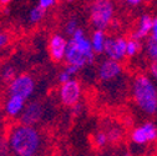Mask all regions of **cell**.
<instances>
[{
    "label": "cell",
    "mask_w": 157,
    "mask_h": 156,
    "mask_svg": "<svg viewBox=\"0 0 157 156\" xmlns=\"http://www.w3.org/2000/svg\"><path fill=\"white\" fill-rule=\"evenodd\" d=\"M55 4H56V0H39V5L46 10L51 6H54Z\"/></svg>",
    "instance_id": "25"
},
{
    "label": "cell",
    "mask_w": 157,
    "mask_h": 156,
    "mask_svg": "<svg viewBox=\"0 0 157 156\" xmlns=\"http://www.w3.org/2000/svg\"><path fill=\"white\" fill-rule=\"evenodd\" d=\"M148 37L151 39V40L157 43V16L153 18V25H152V30H151V34H150Z\"/></svg>",
    "instance_id": "23"
},
{
    "label": "cell",
    "mask_w": 157,
    "mask_h": 156,
    "mask_svg": "<svg viewBox=\"0 0 157 156\" xmlns=\"http://www.w3.org/2000/svg\"><path fill=\"white\" fill-rule=\"evenodd\" d=\"M11 3V0H0V6H6Z\"/></svg>",
    "instance_id": "29"
},
{
    "label": "cell",
    "mask_w": 157,
    "mask_h": 156,
    "mask_svg": "<svg viewBox=\"0 0 157 156\" xmlns=\"http://www.w3.org/2000/svg\"><path fill=\"white\" fill-rule=\"evenodd\" d=\"M78 29V24H77V20L76 19H70V20L65 24V28H64V31L66 35L71 36L76 30Z\"/></svg>",
    "instance_id": "20"
},
{
    "label": "cell",
    "mask_w": 157,
    "mask_h": 156,
    "mask_svg": "<svg viewBox=\"0 0 157 156\" xmlns=\"http://www.w3.org/2000/svg\"><path fill=\"white\" fill-rule=\"evenodd\" d=\"M132 97L136 106L147 116L157 114V83L146 74H139L132 81Z\"/></svg>",
    "instance_id": "2"
},
{
    "label": "cell",
    "mask_w": 157,
    "mask_h": 156,
    "mask_svg": "<svg viewBox=\"0 0 157 156\" xmlns=\"http://www.w3.org/2000/svg\"><path fill=\"white\" fill-rule=\"evenodd\" d=\"M71 79H72V75L66 69H64L60 74H59V76H57V80H59V83H60V84H64V83H66V81H69Z\"/></svg>",
    "instance_id": "21"
},
{
    "label": "cell",
    "mask_w": 157,
    "mask_h": 156,
    "mask_svg": "<svg viewBox=\"0 0 157 156\" xmlns=\"http://www.w3.org/2000/svg\"><path fill=\"white\" fill-rule=\"evenodd\" d=\"M107 136H109V141L110 142H116V141H119L121 140L122 138V129L119 127V126H116V125H112L107 129Z\"/></svg>",
    "instance_id": "18"
},
{
    "label": "cell",
    "mask_w": 157,
    "mask_h": 156,
    "mask_svg": "<svg viewBox=\"0 0 157 156\" xmlns=\"http://www.w3.org/2000/svg\"><path fill=\"white\" fill-rule=\"evenodd\" d=\"M125 2L130 6H137V5H140L141 3H144V0H125Z\"/></svg>",
    "instance_id": "27"
},
{
    "label": "cell",
    "mask_w": 157,
    "mask_h": 156,
    "mask_svg": "<svg viewBox=\"0 0 157 156\" xmlns=\"http://www.w3.org/2000/svg\"><path fill=\"white\" fill-rule=\"evenodd\" d=\"M152 25H153V18L151 15H148V14L141 15L139 19V23H137V28L132 36L136 39H140V40L147 39L151 34Z\"/></svg>",
    "instance_id": "12"
},
{
    "label": "cell",
    "mask_w": 157,
    "mask_h": 156,
    "mask_svg": "<svg viewBox=\"0 0 157 156\" xmlns=\"http://www.w3.org/2000/svg\"><path fill=\"white\" fill-rule=\"evenodd\" d=\"M9 40H10V37L6 33H0V49L5 48L9 44Z\"/></svg>",
    "instance_id": "24"
},
{
    "label": "cell",
    "mask_w": 157,
    "mask_h": 156,
    "mask_svg": "<svg viewBox=\"0 0 157 156\" xmlns=\"http://www.w3.org/2000/svg\"><path fill=\"white\" fill-rule=\"evenodd\" d=\"M8 154H10V151H9V147H8L6 139L0 138V156L2 155H8Z\"/></svg>",
    "instance_id": "22"
},
{
    "label": "cell",
    "mask_w": 157,
    "mask_h": 156,
    "mask_svg": "<svg viewBox=\"0 0 157 156\" xmlns=\"http://www.w3.org/2000/svg\"><path fill=\"white\" fill-rule=\"evenodd\" d=\"M122 74V65L120 61L113 60V59H107L102 60L97 68V77L102 83H110L117 79Z\"/></svg>",
    "instance_id": "8"
},
{
    "label": "cell",
    "mask_w": 157,
    "mask_h": 156,
    "mask_svg": "<svg viewBox=\"0 0 157 156\" xmlns=\"http://www.w3.org/2000/svg\"><path fill=\"white\" fill-rule=\"evenodd\" d=\"M66 2H69V3H71V2H74V0H66Z\"/></svg>",
    "instance_id": "31"
},
{
    "label": "cell",
    "mask_w": 157,
    "mask_h": 156,
    "mask_svg": "<svg viewBox=\"0 0 157 156\" xmlns=\"http://www.w3.org/2000/svg\"><path fill=\"white\" fill-rule=\"evenodd\" d=\"M92 142L94 145L97 147V149H102L105 147L110 141H109V136L106 132L104 131H97L95 135H94V138H92Z\"/></svg>",
    "instance_id": "16"
},
{
    "label": "cell",
    "mask_w": 157,
    "mask_h": 156,
    "mask_svg": "<svg viewBox=\"0 0 157 156\" xmlns=\"http://www.w3.org/2000/svg\"><path fill=\"white\" fill-rule=\"evenodd\" d=\"M2 79L3 81L5 83H11L14 79H15V76H16V72H15V69L13 66H5L3 70H2Z\"/></svg>",
    "instance_id": "19"
},
{
    "label": "cell",
    "mask_w": 157,
    "mask_h": 156,
    "mask_svg": "<svg viewBox=\"0 0 157 156\" xmlns=\"http://www.w3.org/2000/svg\"><path fill=\"white\" fill-rule=\"evenodd\" d=\"M45 13H46V9L41 8L40 5L37 4V6L33 8L29 13V21L31 24H39L40 21L44 20V18H45Z\"/></svg>",
    "instance_id": "15"
},
{
    "label": "cell",
    "mask_w": 157,
    "mask_h": 156,
    "mask_svg": "<svg viewBox=\"0 0 157 156\" xmlns=\"http://www.w3.org/2000/svg\"><path fill=\"white\" fill-rule=\"evenodd\" d=\"M115 16V4L112 0H94L89 9L90 23L94 29L106 30Z\"/></svg>",
    "instance_id": "3"
},
{
    "label": "cell",
    "mask_w": 157,
    "mask_h": 156,
    "mask_svg": "<svg viewBox=\"0 0 157 156\" xmlns=\"http://www.w3.org/2000/svg\"><path fill=\"white\" fill-rule=\"evenodd\" d=\"M142 50V44L140 39L136 37H130L127 40V48H126V55L127 57H133L136 55H139L140 51Z\"/></svg>",
    "instance_id": "14"
},
{
    "label": "cell",
    "mask_w": 157,
    "mask_h": 156,
    "mask_svg": "<svg viewBox=\"0 0 157 156\" xmlns=\"http://www.w3.org/2000/svg\"><path fill=\"white\" fill-rule=\"evenodd\" d=\"M153 0H144V3H152Z\"/></svg>",
    "instance_id": "30"
},
{
    "label": "cell",
    "mask_w": 157,
    "mask_h": 156,
    "mask_svg": "<svg viewBox=\"0 0 157 156\" xmlns=\"http://www.w3.org/2000/svg\"><path fill=\"white\" fill-rule=\"evenodd\" d=\"M81 84L75 79H71L64 84H60L59 100L64 106L71 107L81 99Z\"/></svg>",
    "instance_id": "6"
},
{
    "label": "cell",
    "mask_w": 157,
    "mask_h": 156,
    "mask_svg": "<svg viewBox=\"0 0 157 156\" xmlns=\"http://www.w3.org/2000/svg\"><path fill=\"white\" fill-rule=\"evenodd\" d=\"M4 124H5V118H4V114L0 111V134L4 130Z\"/></svg>",
    "instance_id": "28"
},
{
    "label": "cell",
    "mask_w": 157,
    "mask_h": 156,
    "mask_svg": "<svg viewBox=\"0 0 157 156\" xmlns=\"http://www.w3.org/2000/svg\"><path fill=\"white\" fill-rule=\"evenodd\" d=\"M67 41L64 35L54 34L49 39V54L51 60L55 63H60L65 60V54L67 48Z\"/></svg>",
    "instance_id": "10"
},
{
    "label": "cell",
    "mask_w": 157,
    "mask_h": 156,
    "mask_svg": "<svg viewBox=\"0 0 157 156\" xmlns=\"http://www.w3.org/2000/svg\"><path fill=\"white\" fill-rule=\"evenodd\" d=\"M146 54L152 63H157V43L147 37L146 40Z\"/></svg>",
    "instance_id": "17"
},
{
    "label": "cell",
    "mask_w": 157,
    "mask_h": 156,
    "mask_svg": "<svg viewBox=\"0 0 157 156\" xmlns=\"http://www.w3.org/2000/svg\"><path fill=\"white\" fill-rule=\"evenodd\" d=\"M25 105H26V100L23 99V97L16 95H8L4 111L9 118H19L21 115Z\"/></svg>",
    "instance_id": "11"
},
{
    "label": "cell",
    "mask_w": 157,
    "mask_h": 156,
    "mask_svg": "<svg viewBox=\"0 0 157 156\" xmlns=\"http://www.w3.org/2000/svg\"><path fill=\"white\" fill-rule=\"evenodd\" d=\"M90 40H91L92 49L96 54H102L105 51V44H106V40H107L105 30L95 29V31L92 33V35L90 37Z\"/></svg>",
    "instance_id": "13"
},
{
    "label": "cell",
    "mask_w": 157,
    "mask_h": 156,
    "mask_svg": "<svg viewBox=\"0 0 157 156\" xmlns=\"http://www.w3.org/2000/svg\"><path fill=\"white\" fill-rule=\"evenodd\" d=\"M35 80L29 74L16 75L15 79L8 84V95H16L29 100L35 92Z\"/></svg>",
    "instance_id": "4"
},
{
    "label": "cell",
    "mask_w": 157,
    "mask_h": 156,
    "mask_svg": "<svg viewBox=\"0 0 157 156\" xmlns=\"http://www.w3.org/2000/svg\"><path fill=\"white\" fill-rule=\"evenodd\" d=\"M127 48V39L124 36H116V37H107L105 44V55L110 59L121 61L124 60L126 55Z\"/></svg>",
    "instance_id": "9"
},
{
    "label": "cell",
    "mask_w": 157,
    "mask_h": 156,
    "mask_svg": "<svg viewBox=\"0 0 157 156\" xmlns=\"http://www.w3.org/2000/svg\"><path fill=\"white\" fill-rule=\"evenodd\" d=\"M157 140V125L152 121L144 123L131 132V141L137 146H145Z\"/></svg>",
    "instance_id": "7"
},
{
    "label": "cell",
    "mask_w": 157,
    "mask_h": 156,
    "mask_svg": "<svg viewBox=\"0 0 157 156\" xmlns=\"http://www.w3.org/2000/svg\"><path fill=\"white\" fill-rule=\"evenodd\" d=\"M10 154L16 156H35L44 154L46 140L43 132L34 125L19 123L13 125L6 135Z\"/></svg>",
    "instance_id": "1"
},
{
    "label": "cell",
    "mask_w": 157,
    "mask_h": 156,
    "mask_svg": "<svg viewBox=\"0 0 157 156\" xmlns=\"http://www.w3.org/2000/svg\"><path fill=\"white\" fill-rule=\"evenodd\" d=\"M150 76L157 83V63H152L150 66Z\"/></svg>",
    "instance_id": "26"
},
{
    "label": "cell",
    "mask_w": 157,
    "mask_h": 156,
    "mask_svg": "<svg viewBox=\"0 0 157 156\" xmlns=\"http://www.w3.org/2000/svg\"><path fill=\"white\" fill-rule=\"evenodd\" d=\"M46 112H48V106L44 103L34 100L25 105L21 115L19 116V120H20V123L36 126L41 121H44V119L46 118Z\"/></svg>",
    "instance_id": "5"
}]
</instances>
